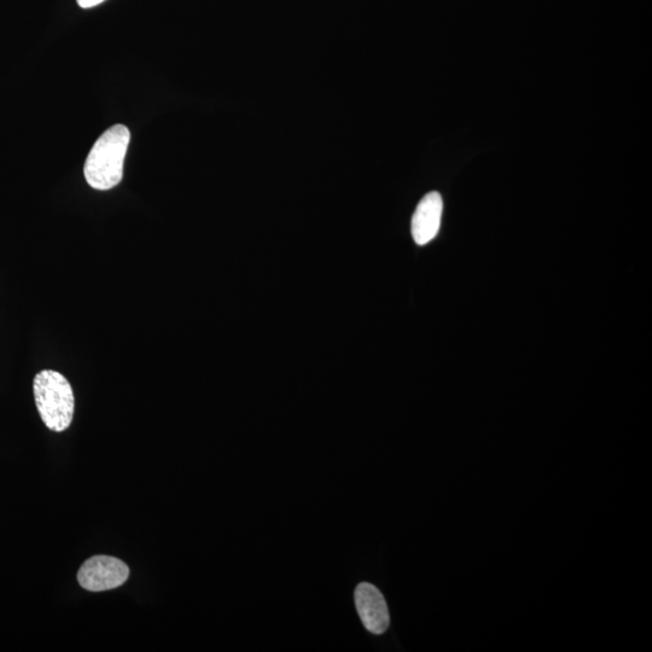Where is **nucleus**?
I'll list each match as a JSON object with an SVG mask.
<instances>
[{
	"mask_svg": "<svg viewBox=\"0 0 652 652\" xmlns=\"http://www.w3.org/2000/svg\"><path fill=\"white\" fill-rule=\"evenodd\" d=\"M130 141V130L124 125H115L98 138L84 168L86 182L92 189L107 191L121 183Z\"/></svg>",
	"mask_w": 652,
	"mask_h": 652,
	"instance_id": "f257e3e1",
	"label": "nucleus"
},
{
	"mask_svg": "<svg viewBox=\"0 0 652 652\" xmlns=\"http://www.w3.org/2000/svg\"><path fill=\"white\" fill-rule=\"evenodd\" d=\"M33 392L40 418L46 427L56 433L71 427L75 399L66 377L54 370L40 371L34 378Z\"/></svg>",
	"mask_w": 652,
	"mask_h": 652,
	"instance_id": "f03ea898",
	"label": "nucleus"
},
{
	"mask_svg": "<svg viewBox=\"0 0 652 652\" xmlns=\"http://www.w3.org/2000/svg\"><path fill=\"white\" fill-rule=\"evenodd\" d=\"M130 576L127 564L115 557L95 556L81 566L78 581L84 590L103 592L118 589Z\"/></svg>",
	"mask_w": 652,
	"mask_h": 652,
	"instance_id": "7ed1b4c3",
	"label": "nucleus"
},
{
	"mask_svg": "<svg viewBox=\"0 0 652 652\" xmlns=\"http://www.w3.org/2000/svg\"><path fill=\"white\" fill-rule=\"evenodd\" d=\"M355 605L366 630L371 633L387 632L390 616L386 599L380 590L369 582H362L354 592Z\"/></svg>",
	"mask_w": 652,
	"mask_h": 652,
	"instance_id": "20e7f679",
	"label": "nucleus"
},
{
	"mask_svg": "<svg viewBox=\"0 0 652 652\" xmlns=\"http://www.w3.org/2000/svg\"><path fill=\"white\" fill-rule=\"evenodd\" d=\"M444 202L439 192L423 197L412 217V237L418 246H426L439 234Z\"/></svg>",
	"mask_w": 652,
	"mask_h": 652,
	"instance_id": "39448f33",
	"label": "nucleus"
},
{
	"mask_svg": "<svg viewBox=\"0 0 652 652\" xmlns=\"http://www.w3.org/2000/svg\"><path fill=\"white\" fill-rule=\"evenodd\" d=\"M79 7L83 9L95 8L106 0H77Z\"/></svg>",
	"mask_w": 652,
	"mask_h": 652,
	"instance_id": "423d86ee",
	"label": "nucleus"
}]
</instances>
